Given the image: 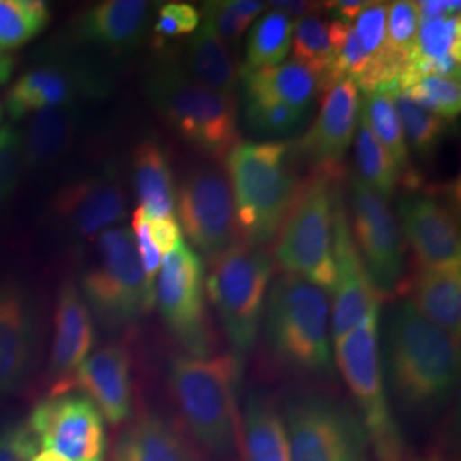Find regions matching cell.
<instances>
[{
  "mask_svg": "<svg viewBox=\"0 0 461 461\" xmlns=\"http://www.w3.org/2000/svg\"><path fill=\"white\" fill-rule=\"evenodd\" d=\"M34 314L16 285H0V396L16 392L33 363Z\"/></svg>",
  "mask_w": 461,
  "mask_h": 461,
  "instance_id": "20",
  "label": "cell"
},
{
  "mask_svg": "<svg viewBox=\"0 0 461 461\" xmlns=\"http://www.w3.org/2000/svg\"><path fill=\"white\" fill-rule=\"evenodd\" d=\"M398 211L417 267L461 264L460 226L447 198L411 188L400 200Z\"/></svg>",
  "mask_w": 461,
  "mask_h": 461,
  "instance_id": "17",
  "label": "cell"
},
{
  "mask_svg": "<svg viewBox=\"0 0 461 461\" xmlns=\"http://www.w3.org/2000/svg\"><path fill=\"white\" fill-rule=\"evenodd\" d=\"M28 429L36 445L67 461H104V419L95 403L81 395H55L40 402Z\"/></svg>",
  "mask_w": 461,
  "mask_h": 461,
  "instance_id": "14",
  "label": "cell"
},
{
  "mask_svg": "<svg viewBox=\"0 0 461 461\" xmlns=\"http://www.w3.org/2000/svg\"><path fill=\"white\" fill-rule=\"evenodd\" d=\"M364 118L378 139L379 144L390 154L400 173H407L409 188H415V178L409 159V146L403 135L402 122L396 112L395 96L392 86H383L375 91L364 95V104L361 106Z\"/></svg>",
  "mask_w": 461,
  "mask_h": 461,
  "instance_id": "31",
  "label": "cell"
},
{
  "mask_svg": "<svg viewBox=\"0 0 461 461\" xmlns=\"http://www.w3.org/2000/svg\"><path fill=\"white\" fill-rule=\"evenodd\" d=\"M200 26V13L194 5L185 2H167L154 24V33L161 40L195 33Z\"/></svg>",
  "mask_w": 461,
  "mask_h": 461,
  "instance_id": "41",
  "label": "cell"
},
{
  "mask_svg": "<svg viewBox=\"0 0 461 461\" xmlns=\"http://www.w3.org/2000/svg\"><path fill=\"white\" fill-rule=\"evenodd\" d=\"M150 4L144 0H108L89 9L79 23L84 40L108 49L135 45L146 30Z\"/></svg>",
  "mask_w": 461,
  "mask_h": 461,
  "instance_id": "25",
  "label": "cell"
},
{
  "mask_svg": "<svg viewBox=\"0 0 461 461\" xmlns=\"http://www.w3.org/2000/svg\"><path fill=\"white\" fill-rule=\"evenodd\" d=\"M148 91L166 123L192 146L219 158L240 144L234 98L198 84L180 67L154 72Z\"/></svg>",
  "mask_w": 461,
  "mask_h": 461,
  "instance_id": "8",
  "label": "cell"
},
{
  "mask_svg": "<svg viewBox=\"0 0 461 461\" xmlns=\"http://www.w3.org/2000/svg\"><path fill=\"white\" fill-rule=\"evenodd\" d=\"M226 166L241 240L268 247L301 185L293 149L285 142H240L226 156Z\"/></svg>",
  "mask_w": 461,
  "mask_h": 461,
  "instance_id": "3",
  "label": "cell"
},
{
  "mask_svg": "<svg viewBox=\"0 0 461 461\" xmlns=\"http://www.w3.org/2000/svg\"><path fill=\"white\" fill-rule=\"evenodd\" d=\"M32 461H67L60 456V455H57V453H53V451H50V449H43V451H36L34 453L33 458Z\"/></svg>",
  "mask_w": 461,
  "mask_h": 461,
  "instance_id": "52",
  "label": "cell"
},
{
  "mask_svg": "<svg viewBox=\"0 0 461 461\" xmlns=\"http://www.w3.org/2000/svg\"><path fill=\"white\" fill-rule=\"evenodd\" d=\"M419 32V13L415 2L396 0L388 4L386 40L388 47L402 60L409 62Z\"/></svg>",
  "mask_w": 461,
  "mask_h": 461,
  "instance_id": "40",
  "label": "cell"
},
{
  "mask_svg": "<svg viewBox=\"0 0 461 461\" xmlns=\"http://www.w3.org/2000/svg\"><path fill=\"white\" fill-rule=\"evenodd\" d=\"M264 313L267 344L280 364L313 378L333 376L330 297L325 289L282 274L270 285Z\"/></svg>",
  "mask_w": 461,
  "mask_h": 461,
  "instance_id": "4",
  "label": "cell"
},
{
  "mask_svg": "<svg viewBox=\"0 0 461 461\" xmlns=\"http://www.w3.org/2000/svg\"><path fill=\"white\" fill-rule=\"evenodd\" d=\"M149 236L158 248V251L167 255L175 248L182 243V230L175 217H165V219H148Z\"/></svg>",
  "mask_w": 461,
  "mask_h": 461,
  "instance_id": "46",
  "label": "cell"
},
{
  "mask_svg": "<svg viewBox=\"0 0 461 461\" xmlns=\"http://www.w3.org/2000/svg\"><path fill=\"white\" fill-rule=\"evenodd\" d=\"M333 262L335 285L330 310V335L340 340L356 329L367 313L381 306V296L364 268L348 226L344 194L337 200L333 217Z\"/></svg>",
  "mask_w": 461,
  "mask_h": 461,
  "instance_id": "15",
  "label": "cell"
},
{
  "mask_svg": "<svg viewBox=\"0 0 461 461\" xmlns=\"http://www.w3.org/2000/svg\"><path fill=\"white\" fill-rule=\"evenodd\" d=\"M55 212L83 238H93L123 222L127 198L112 173L72 183L55 200Z\"/></svg>",
  "mask_w": 461,
  "mask_h": 461,
  "instance_id": "19",
  "label": "cell"
},
{
  "mask_svg": "<svg viewBox=\"0 0 461 461\" xmlns=\"http://www.w3.org/2000/svg\"><path fill=\"white\" fill-rule=\"evenodd\" d=\"M209 262L205 291L222 321L234 356L241 359L258 339L267 289L274 272L272 258L267 248L236 240Z\"/></svg>",
  "mask_w": 461,
  "mask_h": 461,
  "instance_id": "7",
  "label": "cell"
},
{
  "mask_svg": "<svg viewBox=\"0 0 461 461\" xmlns=\"http://www.w3.org/2000/svg\"><path fill=\"white\" fill-rule=\"evenodd\" d=\"M178 215L186 238L212 260L236 241L234 198L226 171L197 165L186 171L176 190Z\"/></svg>",
  "mask_w": 461,
  "mask_h": 461,
  "instance_id": "12",
  "label": "cell"
},
{
  "mask_svg": "<svg viewBox=\"0 0 461 461\" xmlns=\"http://www.w3.org/2000/svg\"><path fill=\"white\" fill-rule=\"evenodd\" d=\"M132 228L133 241H135V248H137L140 264L144 268L146 279H148L149 285L154 287L158 272L161 268V253L158 251V248L154 247V243L149 236L148 217L140 207L133 214Z\"/></svg>",
  "mask_w": 461,
  "mask_h": 461,
  "instance_id": "44",
  "label": "cell"
},
{
  "mask_svg": "<svg viewBox=\"0 0 461 461\" xmlns=\"http://www.w3.org/2000/svg\"><path fill=\"white\" fill-rule=\"evenodd\" d=\"M335 359L356 400L367 445L376 461H407V443L384 388L379 352V308L335 342Z\"/></svg>",
  "mask_w": 461,
  "mask_h": 461,
  "instance_id": "6",
  "label": "cell"
},
{
  "mask_svg": "<svg viewBox=\"0 0 461 461\" xmlns=\"http://www.w3.org/2000/svg\"><path fill=\"white\" fill-rule=\"evenodd\" d=\"M113 461L205 460L173 424L156 413H148L120 436Z\"/></svg>",
  "mask_w": 461,
  "mask_h": 461,
  "instance_id": "24",
  "label": "cell"
},
{
  "mask_svg": "<svg viewBox=\"0 0 461 461\" xmlns=\"http://www.w3.org/2000/svg\"><path fill=\"white\" fill-rule=\"evenodd\" d=\"M396 93L412 99L413 103H417L424 110L445 120L446 123L460 115V81L428 76V77H420V79L413 81L405 89L396 91Z\"/></svg>",
  "mask_w": 461,
  "mask_h": 461,
  "instance_id": "38",
  "label": "cell"
},
{
  "mask_svg": "<svg viewBox=\"0 0 461 461\" xmlns=\"http://www.w3.org/2000/svg\"><path fill=\"white\" fill-rule=\"evenodd\" d=\"M461 57L460 16L439 17L419 23L409 62H432L445 57Z\"/></svg>",
  "mask_w": 461,
  "mask_h": 461,
  "instance_id": "36",
  "label": "cell"
},
{
  "mask_svg": "<svg viewBox=\"0 0 461 461\" xmlns=\"http://www.w3.org/2000/svg\"><path fill=\"white\" fill-rule=\"evenodd\" d=\"M342 182L321 173L299 185L294 202L276 236V260L284 274L333 291V217Z\"/></svg>",
  "mask_w": 461,
  "mask_h": 461,
  "instance_id": "5",
  "label": "cell"
},
{
  "mask_svg": "<svg viewBox=\"0 0 461 461\" xmlns=\"http://www.w3.org/2000/svg\"><path fill=\"white\" fill-rule=\"evenodd\" d=\"M186 66L192 79H195L198 84L219 95L234 98L238 79L236 62L226 43L207 23L198 26L195 36L190 41L186 51Z\"/></svg>",
  "mask_w": 461,
  "mask_h": 461,
  "instance_id": "28",
  "label": "cell"
},
{
  "mask_svg": "<svg viewBox=\"0 0 461 461\" xmlns=\"http://www.w3.org/2000/svg\"><path fill=\"white\" fill-rule=\"evenodd\" d=\"M13 72V60L0 51V84L7 83Z\"/></svg>",
  "mask_w": 461,
  "mask_h": 461,
  "instance_id": "51",
  "label": "cell"
},
{
  "mask_svg": "<svg viewBox=\"0 0 461 461\" xmlns=\"http://www.w3.org/2000/svg\"><path fill=\"white\" fill-rule=\"evenodd\" d=\"M50 21L49 5L41 0H0V50L32 41Z\"/></svg>",
  "mask_w": 461,
  "mask_h": 461,
  "instance_id": "35",
  "label": "cell"
},
{
  "mask_svg": "<svg viewBox=\"0 0 461 461\" xmlns=\"http://www.w3.org/2000/svg\"><path fill=\"white\" fill-rule=\"evenodd\" d=\"M234 11L238 17L249 26L253 23V19L257 16H260L267 9V4L265 2H257V0H230Z\"/></svg>",
  "mask_w": 461,
  "mask_h": 461,
  "instance_id": "50",
  "label": "cell"
},
{
  "mask_svg": "<svg viewBox=\"0 0 461 461\" xmlns=\"http://www.w3.org/2000/svg\"><path fill=\"white\" fill-rule=\"evenodd\" d=\"M294 23L280 13H268L260 17L248 40L247 70H260L279 66L293 45Z\"/></svg>",
  "mask_w": 461,
  "mask_h": 461,
  "instance_id": "34",
  "label": "cell"
},
{
  "mask_svg": "<svg viewBox=\"0 0 461 461\" xmlns=\"http://www.w3.org/2000/svg\"><path fill=\"white\" fill-rule=\"evenodd\" d=\"M243 84L247 99L279 103L297 110H308L316 95L329 89L323 67L297 59L260 70L243 68Z\"/></svg>",
  "mask_w": 461,
  "mask_h": 461,
  "instance_id": "22",
  "label": "cell"
},
{
  "mask_svg": "<svg viewBox=\"0 0 461 461\" xmlns=\"http://www.w3.org/2000/svg\"><path fill=\"white\" fill-rule=\"evenodd\" d=\"M361 113L359 87L340 79L327 91L313 127L299 140V154L313 166V173L344 182V159L357 131Z\"/></svg>",
  "mask_w": 461,
  "mask_h": 461,
  "instance_id": "16",
  "label": "cell"
},
{
  "mask_svg": "<svg viewBox=\"0 0 461 461\" xmlns=\"http://www.w3.org/2000/svg\"><path fill=\"white\" fill-rule=\"evenodd\" d=\"M276 13H280L284 16L289 17H306L316 14L321 9V4L318 2H306V0H276L270 2Z\"/></svg>",
  "mask_w": 461,
  "mask_h": 461,
  "instance_id": "48",
  "label": "cell"
},
{
  "mask_svg": "<svg viewBox=\"0 0 461 461\" xmlns=\"http://www.w3.org/2000/svg\"><path fill=\"white\" fill-rule=\"evenodd\" d=\"M0 122H2V106H0Z\"/></svg>",
  "mask_w": 461,
  "mask_h": 461,
  "instance_id": "53",
  "label": "cell"
},
{
  "mask_svg": "<svg viewBox=\"0 0 461 461\" xmlns=\"http://www.w3.org/2000/svg\"><path fill=\"white\" fill-rule=\"evenodd\" d=\"M133 185L148 219L173 217L176 188L163 148L154 140L140 142L133 154Z\"/></svg>",
  "mask_w": 461,
  "mask_h": 461,
  "instance_id": "26",
  "label": "cell"
},
{
  "mask_svg": "<svg viewBox=\"0 0 461 461\" xmlns=\"http://www.w3.org/2000/svg\"><path fill=\"white\" fill-rule=\"evenodd\" d=\"M386 344L390 383L402 407L419 413L441 407L458 383L460 340L402 301L390 318Z\"/></svg>",
  "mask_w": 461,
  "mask_h": 461,
  "instance_id": "1",
  "label": "cell"
},
{
  "mask_svg": "<svg viewBox=\"0 0 461 461\" xmlns=\"http://www.w3.org/2000/svg\"><path fill=\"white\" fill-rule=\"evenodd\" d=\"M240 369L234 354L180 356L169 366V392L185 426L214 461H234L241 446Z\"/></svg>",
  "mask_w": 461,
  "mask_h": 461,
  "instance_id": "2",
  "label": "cell"
},
{
  "mask_svg": "<svg viewBox=\"0 0 461 461\" xmlns=\"http://www.w3.org/2000/svg\"><path fill=\"white\" fill-rule=\"evenodd\" d=\"M70 390L83 392L112 426L125 422L132 409L131 359L127 350L108 346L89 354L59 395Z\"/></svg>",
  "mask_w": 461,
  "mask_h": 461,
  "instance_id": "18",
  "label": "cell"
},
{
  "mask_svg": "<svg viewBox=\"0 0 461 461\" xmlns=\"http://www.w3.org/2000/svg\"><path fill=\"white\" fill-rule=\"evenodd\" d=\"M415 5H417V13H419V23L439 19V17L460 16L461 2L422 0V2H415Z\"/></svg>",
  "mask_w": 461,
  "mask_h": 461,
  "instance_id": "47",
  "label": "cell"
},
{
  "mask_svg": "<svg viewBox=\"0 0 461 461\" xmlns=\"http://www.w3.org/2000/svg\"><path fill=\"white\" fill-rule=\"evenodd\" d=\"M154 294L173 337L190 356L207 357L214 348L215 337L207 313L205 267L194 248L182 241L166 255Z\"/></svg>",
  "mask_w": 461,
  "mask_h": 461,
  "instance_id": "11",
  "label": "cell"
},
{
  "mask_svg": "<svg viewBox=\"0 0 461 461\" xmlns=\"http://www.w3.org/2000/svg\"><path fill=\"white\" fill-rule=\"evenodd\" d=\"M76 93V86L66 72L41 67L26 72L7 93V112L13 118L36 113L45 108L67 106Z\"/></svg>",
  "mask_w": 461,
  "mask_h": 461,
  "instance_id": "29",
  "label": "cell"
},
{
  "mask_svg": "<svg viewBox=\"0 0 461 461\" xmlns=\"http://www.w3.org/2000/svg\"><path fill=\"white\" fill-rule=\"evenodd\" d=\"M203 17V23H207L224 43H236L248 30L247 24L236 14L230 0L205 2Z\"/></svg>",
  "mask_w": 461,
  "mask_h": 461,
  "instance_id": "43",
  "label": "cell"
},
{
  "mask_svg": "<svg viewBox=\"0 0 461 461\" xmlns=\"http://www.w3.org/2000/svg\"><path fill=\"white\" fill-rule=\"evenodd\" d=\"M350 26L352 23H346L340 19L327 21L318 14L301 17L293 30L294 55L297 60L323 67L327 70L329 81L330 68L346 43Z\"/></svg>",
  "mask_w": 461,
  "mask_h": 461,
  "instance_id": "32",
  "label": "cell"
},
{
  "mask_svg": "<svg viewBox=\"0 0 461 461\" xmlns=\"http://www.w3.org/2000/svg\"><path fill=\"white\" fill-rule=\"evenodd\" d=\"M393 96L407 146H411L422 156H428L441 142V137L446 131L445 120L424 110L422 106L413 103L412 99L396 91H393Z\"/></svg>",
  "mask_w": 461,
  "mask_h": 461,
  "instance_id": "37",
  "label": "cell"
},
{
  "mask_svg": "<svg viewBox=\"0 0 461 461\" xmlns=\"http://www.w3.org/2000/svg\"><path fill=\"white\" fill-rule=\"evenodd\" d=\"M356 133L357 178L371 190H375L379 197L384 200L393 197L402 173L390 158V154L379 144L375 133L371 132L363 112L359 113Z\"/></svg>",
  "mask_w": 461,
  "mask_h": 461,
  "instance_id": "33",
  "label": "cell"
},
{
  "mask_svg": "<svg viewBox=\"0 0 461 461\" xmlns=\"http://www.w3.org/2000/svg\"><path fill=\"white\" fill-rule=\"evenodd\" d=\"M352 226L354 243L364 268L379 296L402 289L405 270L403 232L388 202L364 185L352 180Z\"/></svg>",
  "mask_w": 461,
  "mask_h": 461,
  "instance_id": "13",
  "label": "cell"
},
{
  "mask_svg": "<svg viewBox=\"0 0 461 461\" xmlns=\"http://www.w3.org/2000/svg\"><path fill=\"white\" fill-rule=\"evenodd\" d=\"M428 461H446V460H428Z\"/></svg>",
  "mask_w": 461,
  "mask_h": 461,
  "instance_id": "54",
  "label": "cell"
},
{
  "mask_svg": "<svg viewBox=\"0 0 461 461\" xmlns=\"http://www.w3.org/2000/svg\"><path fill=\"white\" fill-rule=\"evenodd\" d=\"M21 135L11 127L0 131V202L9 197L16 186L19 167L23 163Z\"/></svg>",
  "mask_w": 461,
  "mask_h": 461,
  "instance_id": "42",
  "label": "cell"
},
{
  "mask_svg": "<svg viewBox=\"0 0 461 461\" xmlns=\"http://www.w3.org/2000/svg\"><path fill=\"white\" fill-rule=\"evenodd\" d=\"M323 5L330 11L337 13L335 19H340V21H346V23H354L356 17L363 13L367 2H363V0H339V2H327Z\"/></svg>",
  "mask_w": 461,
  "mask_h": 461,
  "instance_id": "49",
  "label": "cell"
},
{
  "mask_svg": "<svg viewBox=\"0 0 461 461\" xmlns=\"http://www.w3.org/2000/svg\"><path fill=\"white\" fill-rule=\"evenodd\" d=\"M413 308L453 339L461 335V264L417 267L409 284Z\"/></svg>",
  "mask_w": 461,
  "mask_h": 461,
  "instance_id": "23",
  "label": "cell"
},
{
  "mask_svg": "<svg viewBox=\"0 0 461 461\" xmlns=\"http://www.w3.org/2000/svg\"><path fill=\"white\" fill-rule=\"evenodd\" d=\"M76 132V116L67 106H53L36 112L30 125L23 149V161L33 167L55 163L66 152Z\"/></svg>",
  "mask_w": 461,
  "mask_h": 461,
  "instance_id": "30",
  "label": "cell"
},
{
  "mask_svg": "<svg viewBox=\"0 0 461 461\" xmlns=\"http://www.w3.org/2000/svg\"><path fill=\"white\" fill-rule=\"evenodd\" d=\"M245 461H291L284 417L267 396L248 398L241 413V446Z\"/></svg>",
  "mask_w": 461,
  "mask_h": 461,
  "instance_id": "27",
  "label": "cell"
},
{
  "mask_svg": "<svg viewBox=\"0 0 461 461\" xmlns=\"http://www.w3.org/2000/svg\"><path fill=\"white\" fill-rule=\"evenodd\" d=\"M33 434L26 426H11L0 432V461H32L36 449Z\"/></svg>",
  "mask_w": 461,
  "mask_h": 461,
  "instance_id": "45",
  "label": "cell"
},
{
  "mask_svg": "<svg viewBox=\"0 0 461 461\" xmlns=\"http://www.w3.org/2000/svg\"><path fill=\"white\" fill-rule=\"evenodd\" d=\"M84 296L99 320L125 327L149 313L156 304L140 264L132 230L112 228L98 236L96 262L83 279Z\"/></svg>",
  "mask_w": 461,
  "mask_h": 461,
  "instance_id": "9",
  "label": "cell"
},
{
  "mask_svg": "<svg viewBox=\"0 0 461 461\" xmlns=\"http://www.w3.org/2000/svg\"><path fill=\"white\" fill-rule=\"evenodd\" d=\"M306 118V110H297L279 103L247 99V120L249 127L264 135L293 132Z\"/></svg>",
  "mask_w": 461,
  "mask_h": 461,
  "instance_id": "39",
  "label": "cell"
},
{
  "mask_svg": "<svg viewBox=\"0 0 461 461\" xmlns=\"http://www.w3.org/2000/svg\"><path fill=\"white\" fill-rule=\"evenodd\" d=\"M95 325L87 303L70 282L64 284L55 312V335L50 357L51 375L59 379L53 395H59L95 346Z\"/></svg>",
  "mask_w": 461,
  "mask_h": 461,
  "instance_id": "21",
  "label": "cell"
},
{
  "mask_svg": "<svg viewBox=\"0 0 461 461\" xmlns=\"http://www.w3.org/2000/svg\"><path fill=\"white\" fill-rule=\"evenodd\" d=\"M291 461H367L359 417L325 396H299L285 405Z\"/></svg>",
  "mask_w": 461,
  "mask_h": 461,
  "instance_id": "10",
  "label": "cell"
}]
</instances>
